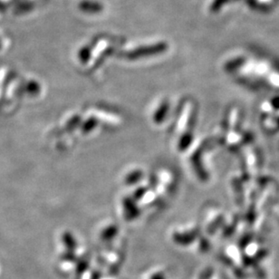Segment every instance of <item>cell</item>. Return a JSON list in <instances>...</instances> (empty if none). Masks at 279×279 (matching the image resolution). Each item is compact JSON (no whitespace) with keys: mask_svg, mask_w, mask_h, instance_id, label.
Instances as JSON below:
<instances>
[{"mask_svg":"<svg viewBox=\"0 0 279 279\" xmlns=\"http://www.w3.org/2000/svg\"><path fill=\"white\" fill-rule=\"evenodd\" d=\"M195 239V235L192 233H185V234H176L174 236V240L178 244L181 245H189L192 243Z\"/></svg>","mask_w":279,"mask_h":279,"instance_id":"obj_3","label":"cell"},{"mask_svg":"<svg viewBox=\"0 0 279 279\" xmlns=\"http://www.w3.org/2000/svg\"><path fill=\"white\" fill-rule=\"evenodd\" d=\"M89 262L87 260H80L76 265V272L78 275H82L85 272V270L88 268Z\"/></svg>","mask_w":279,"mask_h":279,"instance_id":"obj_7","label":"cell"},{"mask_svg":"<svg viewBox=\"0 0 279 279\" xmlns=\"http://www.w3.org/2000/svg\"><path fill=\"white\" fill-rule=\"evenodd\" d=\"M25 91L29 96H36L40 92V85L38 82H35V81H29L26 84Z\"/></svg>","mask_w":279,"mask_h":279,"instance_id":"obj_5","label":"cell"},{"mask_svg":"<svg viewBox=\"0 0 279 279\" xmlns=\"http://www.w3.org/2000/svg\"><path fill=\"white\" fill-rule=\"evenodd\" d=\"M116 232H117V230L115 227H110L108 229H106L104 231H102V238L104 240L111 239L115 236Z\"/></svg>","mask_w":279,"mask_h":279,"instance_id":"obj_6","label":"cell"},{"mask_svg":"<svg viewBox=\"0 0 279 279\" xmlns=\"http://www.w3.org/2000/svg\"><path fill=\"white\" fill-rule=\"evenodd\" d=\"M166 49L165 44H158L153 47H148V48H138L135 51L131 52L130 55L131 57H139V56H144V55H153L157 53H161Z\"/></svg>","mask_w":279,"mask_h":279,"instance_id":"obj_1","label":"cell"},{"mask_svg":"<svg viewBox=\"0 0 279 279\" xmlns=\"http://www.w3.org/2000/svg\"><path fill=\"white\" fill-rule=\"evenodd\" d=\"M63 242H64V244L66 247V251L75 252L77 244H76V241H75V238L72 236L71 233L66 232L64 234Z\"/></svg>","mask_w":279,"mask_h":279,"instance_id":"obj_4","label":"cell"},{"mask_svg":"<svg viewBox=\"0 0 279 279\" xmlns=\"http://www.w3.org/2000/svg\"><path fill=\"white\" fill-rule=\"evenodd\" d=\"M150 279H165V276L163 273H156L151 276Z\"/></svg>","mask_w":279,"mask_h":279,"instance_id":"obj_12","label":"cell"},{"mask_svg":"<svg viewBox=\"0 0 279 279\" xmlns=\"http://www.w3.org/2000/svg\"><path fill=\"white\" fill-rule=\"evenodd\" d=\"M211 274H212V271H211V269H208V270H205L204 272L200 275L199 278H200V279H209L210 277H211Z\"/></svg>","mask_w":279,"mask_h":279,"instance_id":"obj_11","label":"cell"},{"mask_svg":"<svg viewBox=\"0 0 279 279\" xmlns=\"http://www.w3.org/2000/svg\"><path fill=\"white\" fill-rule=\"evenodd\" d=\"M62 258L64 260L69 261V262H75L76 260V257H75L74 252L66 251L63 255Z\"/></svg>","mask_w":279,"mask_h":279,"instance_id":"obj_9","label":"cell"},{"mask_svg":"<svg viewBox=\"0 0 279 279\" xmlns=\"http://www.w3.org/2000/svg\"><path fill=\"white\" fill-rule=\"evenodd\" d=\"M79 7L83 12L92 13V14L99 13L102 10V6L100 3L95 2V1H88V0L82 1Z\"/></svg>","mask_w":279,"mask_h":279,"instance_id":"obj_2","label":"cell"},{"mask_svg":"<svg viewBox=\"0 0 279 279\" xmlns=\"http://www.w3.org/2000/svg\"><path fill=\"white\" fill-rule=\"evenodd\" d=\"M101 279V272L99 271H96V272L93 274L92 276V279Z\"/></svg>","mask_w":279,"mask_h":279,"instance_id":"obj_13","label":"cell"},{"mask_svg":"<svg viewBox=\"0 0 279 279\" xmlns=\"http://www.w3.org/2000/svg\"><path fill=\"white\" fill-rule=\"evenodd\" d=\"M226 2L227 0H214L211 6V12H218Z\"/></svg>","mask_w":279,"mask_h":279,"instance_id":"obj_8","label":"cell"},{"mask_svg":"<svg viewBox=\"0 0 279 279\" xmlns=\"http://www.w3.org/2000/svg\"><path fill=\"white\" fill-rule=\"evenodd\" d=\"M88 55H90V50L88 48H83L82 50H81V53H80V57L81 59H87L88 58Z\"/></svg>","mask_w":279,"mask_h":279,"instance_id":"obj_10","label":"cell"}]
</instances>
